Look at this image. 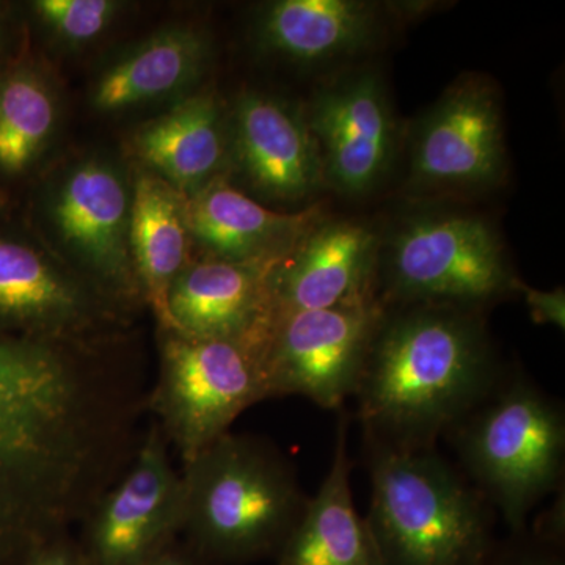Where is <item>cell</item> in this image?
I'll return each instance as SVG.
<instances>
[{
    "label": "cell",
    "mask_w": 565,
    "mask_h": 565,
    "mask_svg": "<svg viewBox=\"0 0 565 565\" xmlns=\"http://www.w3.org/2000/svg\"><path fill=\"white\" fill-rule=\"evenodd\" d=\"M66 343L0 338V542L65 534L107 489L117 386Z\"/></svg>",
    "instance_id": "cell-1"
},
{
    "label": "cell",
    "mask_w": 565,
    "mask_h": 565,
    "mask_svg": "<svg viewBox=\"0 0 565 565\" xmlns=\"http://www.w3.org/2000/svg\"><path fill=\"white\" fill-rule=\"evenodd\" d=\"M497 385L476 310L403 305L384 310L353 397L371 446L430 449Z\"/></svg>",
    "instance_id": "cell-2"
},
{
    "label": "cell",
    "mask_w": 565,
    "mask_h": 565,
    "mask_svg": "<svg viewBox=\"0 0 565 565\" xmlns=\"http://www.w3.org/2000/svg\"><path fill=\"white\" fill-rule=\"evenodd\" d=\"M181 476V535L217 565L277 555L308 501L291 465L248 435H223Z\"/></svg>",
    "instance_id": "cell-3"
},
{
    "label": "cell",
    "mask_w": 565,
    "mask_h": 565,
    "mask_svg": "<svg viewBox=\"0 0 565 565\" xmlns=\"http://www.w3.org/2000/svg\"><path fill=\"white\" fill-rule=\"evenodd\" d=\"M370 527L384 565H482L493 552L489 503L430 449L370 445Z\"/></svg>",
    "instance_id": "cell-4"
},
{
    "label": "cell",
    "mask_w": 565,
    "mask_h": 565,
    "mask_svg": "<svg viewBox=\"0 0 565 565\" xmlns=\"http://www.w3.org/2000/svg\"><path fill=\"white\" fill-rule=\"evenodd\" d=\"M476 489L515 533L563 476V408L526 379L494 386L451 429Z\"/></svg>",
    "instance_id": "cell-5"
},
{
    "label": "cell",
    "mask_w": 565,
    "mask_h": 565,
    "mask_svg": "<svg viewBox=\"0 0 565 565\" xmlns=\"http://www.w3.org/2000/svg\"><path fill=\"white\" fill-rule=\"evenodd\" d=\"M152 411L182 465L230 433L234 419L267 399L263 351L161 329Z\"/></svg>",
    "instance_id": "cell-6"
},
{
    "label": "cell",
    "mask_w": 565,
    "mask_h": 565,
    "mask_svg": "<svg viewBox=\"0 0 565 565\" xmlns=\"http://www.w3.org/2000/svg\"><path fill=\"white\" fill-rule=\"evenodd\" d=\"M503 245L473 215H419L399 226L386 253V302L476 310L516 292Z\"/></svg>",
    "instance_id": "cell-7"
},
{
    "label": "cell",
    "mask_w": 565,
    "mask_h": 565,
    "mask_svg": "<svg viewBox=\"0 0 565 565\" xmlns=\"http://www.w3.org/2000/svg\"><path fill=\"white\" fill-rule=\"evenodd\" d=\"M384 310L370 299L274 316L263 348L267 397L297 394L340 408L355 394Z\"/></svg>",
    "instance_id": "cell-8"
},
{
    "label": "cell",
    "mask_w": 565,
    "mask_h": 565,
    "mask_svg": "<svg viewBox=\"0 0 565 565\" xmlns=\"http://www.w3.org/2000/svg\"><path fill=\"white\" fill-rule=\"evenodd\" d=\"M131 204L132 181L104 156L71 166L46 196V218L62 250L96 292L118 300L141 297L129 245Z\"/></svg>",
    "instance_id": "cell-9"
},
{
    "label": "cell",
    "mask_w": 565,
    "mask_h": 565,
    "mask_svg": "<svg viewBox=\"0 0 565 565\" xmlns=\"http://www.w3.org/2000/svg\"><path fill=\"white\" fill-rule=\"evenodd\" d=\"M167 446L152 424L128 471L93 503L79 542L85 565H143L180 539L182 476Z\"/></svg>",
    "instance_id": "cell-10"
},
{
    "label": "cell",
    "mask_w": 565,
    "mask_h": 565,
    "mask_svg": "<svg viewBox=\"0 0 565 565\" xmlns=\"http://www.w3.org/2000/svg\"><path fill=\"white\" fill-rule=\"evenodd\" d=\"M504 172L497 92L475 76L456 82L416 129L412 184L422 191H470L497 184Z\"/></svg>",
    "instance_id": "cell-11"
},
{
    "label": "cell",
    "mask_w": 565,
    "mask_h": 565,
    "mask_svg": "<svg viewBox=\"0 0 565 565\" xmlns=\"http://www.w3.org/2000/svg\"><path fill=\"white\" fill-rule=\"evenodd\" d=\"M305 117L321 154L323 182L345 195L381 184L392 166L396 126L377 74L363 71L326 85Z\"/></svg>",
    "instance_id": "cell-12"
},
{
    "label": "cell",
    "mask_w": 565,
    "mask_h": 565,
    "mask_svg": "<svg viewBox=\"0 0 565 565\" xmlns=\"http://www.w3.org/2000/svg\"><path fill=\"white\" fill-rule=\"evenodd\" d=\"M228 120L230 154L253 191L292 203L321 188V154L303 110L267 93L244 92Z\"/></svg>",
    "instance_id": "cell-13"
},
{
    "label": "cell",
    "mask_w": 565,
    "mask_h": 565,
    "mask_svg": "<svg viewBox=\"0 0 565 565\" xmlns=\"http://www.w3.org/2000/svg\"><path fill=\"white\" fill-rule=\"evenodd\" d=\"M377 237L355 222L316 225L267 274L274 316L375 299Z\"/></svg>",
    "instance_id": "cell-14"
},
{
    "label": "cell",
    "mask_w": 565,
    "mask_h": 565,
    "mask_svg": "<svg viewBox=\"0 0 565 565\" xmlns=\"http://www.w3.org/2000/svg\"><path fill=\"white\" fill-rule=\"evenodd\" d=\"M262 264L207 258L189 263L167 300L169 329L199 340L236 341L264 348L270 322L267 274Z\"/></svg>",
    "instance_id": "cell-15"
},
{
    "label": "cell",
    "mask_w": 565,
    "mask_h": 565,
    "mask_svg": "<svg viewBox=\"0 0 565 565\" xmlns=\"http://www.w3.org/2000/svg\"><path fill=\"white\" fill-rule=\"evenodd\" d=\"M211 61L207 36L191 25H170L137 41L104 63L90 88L99 114H125L185 98Z\"/></svg>",
    "instance_id": "cell-16"
},
{
    "label": "cell",
    "mask_w": 565,
    "mask_h": 565,
    "mask_svg": "<svg viewBox=\"0 0 565 565\" xmlns=\"http://www.w3.org/2000/svg\"><path fill=\"white\" fill-rule=\"evenodd\" d=\"M96 294L31 245L0 237V321L33 338L73 341L98 315Z\"/></svg>",
    "instance_id": "cell-17"
},
{
    "label": "cell",
    "mask_w": 565,
    "mask_h": 565,
    "mask_svg": "<svg viewBox=\"0 0 565 565\" xmlns=\"http://www.w3.org/2000/svg\"><path fill=\"white\" fill-rule=\"evenodd\" d=\"M185 199L192 241L221 262L274 266L318 225L311 212L269 210L221 178Z\"/></svg>",
    "instance_id": "cell-18"
},
{
    "label": "cell",
    "mask_w": 565,
    "mask_h": 565,
    "mask_svg": "<svg viewBox=\"0 0 565 565\" xmlns=\"http://www.w3.org/2000/svg\"><path fill=\"white\" fill-rule=\"evenodd\" d=\"M228 118L217 96L196 93L132 134L131 150L143 169L184 196L218 180L230 154Z\"/></svg>",
    "instance_id": "cell-19"
},
{
    "label": "cell",
    "mask_w": 565,
    "mask_h": 565,
    "mask_svg": "<svg viewBox=\"0 0 565 565\" xmlns=\"http://www.w3.org/2000/svg\"><path fill=\"white\" fill-rule=\"evenodd\" d=\"M348 427L341 418L329 473L308 498L275 565H384L366 520L353 505Z\"/></svg>",
    "instance_id": "cell-20"
},
{
    "label": "cell",
    "mask_w": 565,
    "mask_h": 565,
    "mask_svg": "<svg viewBox=\"0 0 565 565\" xmlns=\"http://www.w3.org/2000/svg\"><path fill=\"white\" fill-rule=\"evenodd\" d=\"M188 199L158 174L139 169L132 180L129 245L141 299L150 303L161 329H169L167 300L189 263Z\"/></svg>",
    "instance_id": "cell-21"
},
{
    "label": "cell",
    "mask_w": 565,
    "mask_h": 565,
    "mask_svg": "<svg viewBox=\"0 0 565 565\" xmlns=\"http://www.w3.org/2000/svg\"><path fill=\"white\" fill-rule=\"evenodd\" d=\"M377 24L375 7L362 0H278L259 14L256 40L277 57L315 65L370 46Z\"/></svg>",
    "instance_id": "cell-22"
},
{
    "label": "cell",
    "mask_w": 565,
    "mask_h": 565,
    "mask_svg": "<svg viewBox=\"0 0 565 565\" xmlns=\"http://www.w3.org/2000/svg\"><path fill=\"white\" fill-rule=\"evenodd\" d=\"M54 85L31 65L0 73V172L17 177L39 161L57 131Z\"/></svg>",
    "instance_id": "cell-23"
},
{
    "label": "cell",
    "mask_w": 565,
    "mask_h": 565,
    "mask_svg": "<svg viewBox=\"0 0 565 565\" xmlns=\"http://www.w3.org/2000/svg\"><path fill=\"white\" fill-rule=\"evenodd\" d=\"M120 9L121 3L115 0H39L32 3L36 20L51 35L76 47L99 39Z\"/></svg>",
    "instance_id": "cell-24"
},
{
    "label": "cell",
    "mask_w": 565,
    "mask_h": 565,
    "mask_svg": "<svg viewBox=\"0 0 565 565\" xmlns=\"http://www.w3.org/2000/svg\"><path fill=\"white\" fill-rule=\"evenodd\" d=\"M563 545L545 539L533 537L530 542L503 546L494 545L493 552L482 565H565Z\"/></svg>",
    "instance_id": "cell-25"
},
{
    "label": "cell",
    "mask_w": 565,
    "mask_h": 565,
    "mask_svg": "<svg viewBox=\"0 0 565 565\" xmlns=\"http://www.w3.org/2000/svg\"><path fill=\"white\" fill-rule=\"evenodd\" d=\"M516 292L522 294L530 311L531 319L539 326H555L564 330L565 327V291L556 288L553 291H541L531 288L526 282H516Z\"/></svg>",
    "instance_id": "cell-26"
},
{
    "label": "cell",
    "mask_w": 565,
    "mask_h": 565,
    "mask_svg": "<svg viewBox=\"0 0 565 565\" xmlns=\"http://www.w3.org/2000/svg\"><path fill=\"white\" fill-rule=\"evenodd\" d=\"M24 565H85V561L79 542L61 534L32 548Z\"/></svg>",
    "instance_id": "cell-27"
},
{
    "label": "cell",
    "mask_w": 565,
    "mask_h": 565,
    "mask_svg": "<svg viewBox=\"0 0 565 565\" xmlns=\"http://www.w3.org/2000/svg\"><path fill=\"white\" fill-rule=\"evenodd\" d=\"M143 565H217L211 563L210 559L200 555L196 550H193L191 545L185 541L173 542L172 545L167 546L162 553L158 556L152 557Z\"/></svg>",
    "instance_id": "cell-28"
},
{
    "label": "cell",
    "mask_w": 565,
    "mask_h": 565,
    "mask_svg": "<svg viewBox=\"0 0 565 565\" xmlns=\"http://www.w3.org/2000/svg\"><path fill=\"white\" fill-rule=\"evenodd\" d=\"M0 32H2V17H0Z\"/></svg>",
    "instance_id": "cell-29"
}]
</instances>
